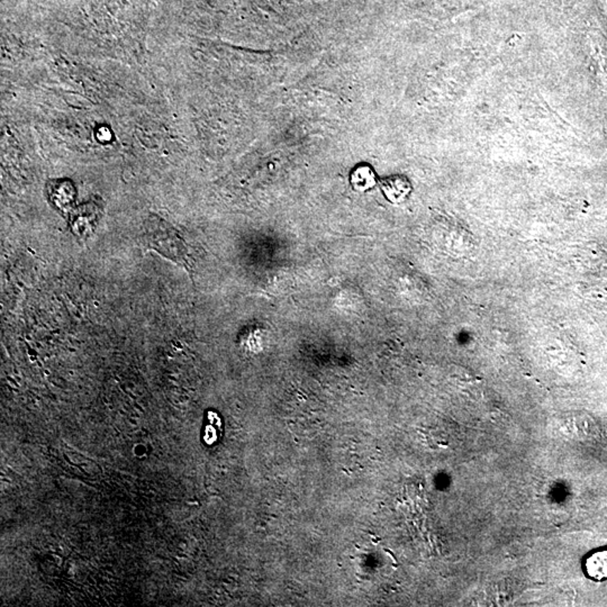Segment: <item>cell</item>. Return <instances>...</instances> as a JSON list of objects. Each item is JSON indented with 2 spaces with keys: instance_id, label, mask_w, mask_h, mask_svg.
<instances>
[{
  "instance_id": "obj_1",
  "label": "cell",
  "mask_w": 607,
  "mask_h": 607,
  "mask_svg": "<svg viewBox=\"0 0 607 607\" xmlns=\"http://www.w3.org/2000/svg\"><path fill=\"white\" fill-rule=\"evenodd\" d=\"M146 243L150 249L157 251L165 258L187 264V245L180 237L176 228L171 226L168 222L154 218L146 223Z\"/></svg>"
},
{
  "instance_id": "obj_2",
  "label": "cell",
  "mask_w": 607,
  "mask_h": 607,
  "mask_svg": "<svg viewBox=\"0 0 607 607\" xmlns=\"http://www.w3.org/2000/svg\"><path fill=\"white\" fill-rule=\"evenodd\" d=\"M380 188L391 204L404 203L412 193V184L404 176L388 177L382 180Z\"/></svg>"
},
{
  "instance_id": "obj_3",
  "label": "cell",
  "mask_w": 607,
  "mask_h": 607,
  "mask_svg": "<svg viewBox=\"0 0 607 607\" xmlns=\"http://www.w3.org/2000/svg\"><path fill=\"white\" fill-rule=\"evenodd\" d=\"M584 572L594 582L607 580V547L594 550L583 561Z\"/></svg>"
},
{
  "instance_id": "obj_4",
  "label": "cell",
  "mask_w": 607,
  "mask_h": 607,
  "mask_svg": "<svg viewBox=\"0 0 607 607\" xmlns=\"http://www.w3.org/2000/svg\"><path fill=\"white\" fill-rule=\"evenodd\" d=\"M350 184L355 191L365 193L372 189L377 184V177L370 165H360L355 167L350 176Z\"/></svg>"
},
{
  "instance_id": "obj_5",
  "label": "cell",
  "mask_w": 607,
  "mask_h": 607,
  "mask_svg": "<svg viewBox=\"0 0 607 607\" xmlns=\"http://www.w3.org/2000/svg\"><path fill=\"white\" fill-rule=\"evenodd\" d=\"M49 196L53 203L61 209L69 208L74 201V189L71 182H55L49 187Z\"/></svg>"
},
{
  "instance_id": "obj_6",
  "label": "cell",
  "mask_w": 607,
  "mask_h": 607,
  "mask_svg": "<svg viewBox=\"0 0 607 607\" xmlns=\"http://www.w3.org/2000/svg\"><path fill=\"white\" fill-rule=\"evenodd\" d=\"M97 138H98L99 141H102V142H108V141H110V138H112V133H110V129L102 127V129H98Z\"/></svg>"
}]
</instances>
